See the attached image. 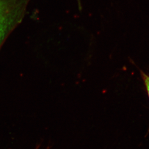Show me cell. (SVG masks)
<instances>
[{"label": "cell", "mask_w": 149, "mask_h": 149, "mask_svg": "<svg viewBox=\"0 0 149 149\" xmlns=\"http://www.w3.org/2000/svg\"><path fill=\"white\" fill-rule=\"evenodd\" d=\"M28 0H0V45L24 16Z\"/></svg>", "instance_id": "1"}, {"label": "cell", "mask_w": 149, "mask_h": 149, "mask_svg": "<svg viewBox=\"0 0 149 149\" xmlns=\"http://www.w3.org/2000/svg\"><path fill=\"white\" fill-rule=\"evenodd\" d=\"M141 74L146 87L147 93L149 99V74L145 73L143 71H141Z\"/></svg>", "instance_id": "2"}]
</instances>
